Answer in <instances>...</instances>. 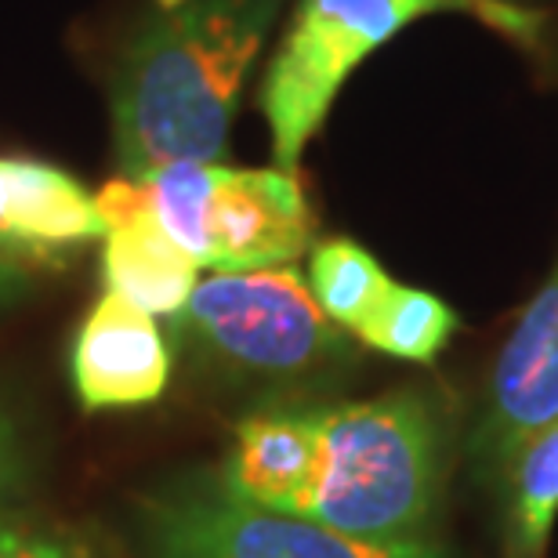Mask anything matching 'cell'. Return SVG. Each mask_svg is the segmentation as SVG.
Returning a JSON list of instances; mask_svg holds the SVG:
<instances>
[{"label":"cell","mask_w":558,"mask_h":558,"mask_svg":"<svg viewBox=\"0 0 558 558\" xmlns=\"http://www.w3.org/2000/svg\"><path fill=\"white\" fill-rule=\"evenodd\" d=\"M312 236L316 215L294 171L210 163L199 269L254 272L294 265Z\"/></svg>","instance_id":"8992f818"},{"label":"cell","mask_w":558,"mask_h":558,"mask_svg":"<svg viewBox=\"0 0 558 558\" xmlns=\"http://www.w3.org/2000/svg\"><path fill=\"white\" fill-rule=\"evenodd\" d=\"M319 464L316 410H262L236 424L218 486L254 508L298 515Z\"/></svg>","instance_id":"30bf717a"},{"label":"cell","mask_w":558,"mask_h":558,"mask_svg":"<svg viewBox=\"0 0 558 558\" xmlns=\"http://www.w3.org/2000/svg\"><path fill=\"white\" fill-rule=\"evenodd\" d=\"M316 414L319 464L298 515L352 537H421L442 486V432L428 399L392 392Z\"/></svg>","instance_id":"7a4b0ae2"},{"label":"cell","mask_w":558,"mask_h":558,"mask_svg":"<svg viewBox=\"0 0 558 558\" xmlns=\"http://www.w3.org/2000/svg\"><path fill=\"white\" fill-rule=\"evenodd\" d=\"M149 558H450L435 541H371L305 515L254 508L215 486H178L142 500Z\"/></svg>","instance_id":"5b68a950"},{"label":"cell","mask_w":558,"mask_h":558,"mask_svg":"<svg viewBox=\"0 0 558 558\" xmlns=\"http://www.w3.org/2000/svg\"><path fill=\"white\" fill-rule=\"evenodd\" d=\"M106 221L102 279L149 316H178L199 283V265L167 236L142 178H117L95 196Z\"/></svg>","instance_id":"ba28073f"},{"label":"cell","mask_w":558,"mask_h":558,"mask_svg":"<svg viewBox=\"0 0 558 558\" xmlns=\"http://www.w3.org/2000/svg\"><path fill=\"white\" fill-rule=\"evenodd\" d=\"M174 319L210 360L254 377H301L341 355L338 323L294 265L199 279Z\"/></svg>","instance_id":"277c9868"},{"label":"cell","mask_w":558,"mask_h":558,"mask_svg":"<svg viewBox=\"0 0 558 558\" xmlns=\"http://www.w3.org/2000/svg\"><path fill=\"white\" fill-rule=\"evenodd\" d=\"M22 530H26V522L15 519V515H8V511L0 508V558H15Z\"/></svg>","instance_id":"ac0fdd59"},{"label":"cell","mask_w":558,"mask_h":558,"mask_svg":"<svg viewBox=\"0 0 558 558\" xmlns=\"http://www.w3.org/2000/svg\"><path fill=\"white\" fill-rule=\"evenodd\" d=\"M22 472V457H19V435H15V424L4 414L0 407V497L15 486V478Z\"/></svg>","instance_id":"2e32d148"},{"label":"cell","mask_w":558,"mask_h":558,"mask_svg":"<svg viewBox=\"0 0 558 558\" xmlns=\"http://www.w3.org/2000/svg\"><path fill=\"white\" fill-rule=\"evenodd\" d=\"M392 283L396 279L360 243L323 240L312 247L308 290L316 298V305L327 312V319L344 330H360L371 319V312L381 305V298Z\"/></svg>","instance_id":"5bb4252c"},{"label":"cell","mask_w":558,"mask_h":558,"mask_svg":"<svg viewBox=\"0 0 558 558\" xmlns=\"http://www.w3.org/2000/svg\"><path fill=\"white\" fill-rule=\"evenodd\" d=\"M0 254H4V258H15V262H26V258H22V254H19L15 247H11V243H8L4 229H0Z\"/></svg>","instance_id":"d6986e66"},{"label":"cell","mask_w":558,"mask_h":558,"mask_svg":"<svg viewBox=\"0 0 558 558\" xmlns=\"http://www.w3.org/2000/svg\"><path fill=\"white\" fill-rule=\"evenodd\" d=\"M15 558H92V551L81 548L73 537H62V533L29 526V522H26Z\"/></svg>","instance_id":"9a60e30c"},{"label":"cell","mask_w":558,"mask_h":558,"mask_svg":"<svg viewBox=\"0 0 558 558\" xmlns=\"http://www.w3.org/2000/svg\"><path fill=\"white\" fill-rule=\"evenodd\" d=\"M287 0H153L113 76V138L128 178L218 163L262 44Z\"/></svg>","instance_id":"6da1fadb"},{"label":"cell","mask_w":558,"mask_h":558,"mask_svg":"<svg viewBox=\"0 0 558 558\" xmlns=\"http://www.w3.org/2000/svg\"><path fill=\"white\" fill-rule=\"evenodd\" d=\"M500 483L508 486V558H544L558 522V421L511 457Z\"/></svg>","instance_id":"7c38bea8"},{"label":"cell","mask_w":558,"mask_h":558,"mask_svg":"<svg viewBox=\"0 0 558 558\" xmlns=\"http://www.w3.org/2000/svg\"><path fill=\"white\" fill-rule=\"evenodd\" d=\"M442 11H468L522 40L537 33V19L508 0H298L258 95L269 120L276 167L294 171L363 59H371L410 22Z\"/></svg>","instance_id":"3957f363"},{"label":"cell","mask_w":558,"mask_h":558,"mask_svg":"<svg viewBox=\"0 0 558 558\" xmlns=\"http://www.w3.org/2000/svg\"><path fill=\"white\" fill-rule=\"evenodd\" d=\"M0 229L22 258L106 236L95 196L62 167L0 156Z\"/></svg>","instance_id":"8fae6325"},{"label":"cell","mask_w":558,"mask_h":558,"mask_svg":"<svg viewBox=\"0 0 558 558\" xmlns=\"http://www.w3.org/2000/svg\"><path fill=\"white\" fill-rule=\"evenodd\" d=\"M461 327L457 312L442 298L428 294L421 287L392 283L381 305L371 312V319L355 330L366 349L385 352L392 360L407 363H435L439 352Z\"/></svg>","instance_id":"4fadbf2b"},{"label":"cell","mask_w":558,"mask_h":558,"mask_svg":"<svg viewBox=\"0 0 558 558\" xmlns=\"http://www.w3.org/2000/svg\"><path fill=\"white\" fill-rule=\"evenodd\" d=\"M70 371L87 410L145 407L167 388L171 352L149 312L106 290L76 330Z\"/></svg>","instance_id":"9c48e42d"},{"label":"cell","mask_w":558,"mask_h":558,"mask_svg":"<svg viewBox=\"0 0 558 558\" xmlns=\"http://www.w3.org/2000/svg\"><path fill=\"white\" fill-rule=\"evenodd\" d=\"M26 287H29V272L22 269V262L0 254V308H4L8 301H15L19 294H26Z\"/></svg>","instance_id":"e0dca14e"},{"label":"cell","mask_w":558,"mask_h":558,"mask_svg":"<svg viewBox=\"0 0 558 558\" xmlns=\"http://www.w3.org/2000/svg\"><path fill=\"white\" fill-rule=\"evenodd\" d=\"M558 421V265L500 349L472 453L483 472L505 475L522 446Z\"/></svg>","instance_id":"52a82bcc"}]
</instances>
